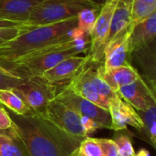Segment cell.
I'll return each mask as SVG.
<instances>
[{
	"label": "cell",
	"instance_id": "1",
	"mask_svg": "<svg viewBox=\"0 0 156 156\" xmlns=\"http://www.w3.org/2000/svg\"><path fill=\"white\" fill-rule=\"evenodd\" d=\"M8 113L29 156H71L81 144L40 115Z\"/></svg>",
	"mask_w": 156,
	"mask_h": 156
},
{
	"label": "cell",
	"instance_id": "2",
	"mask_svg": "<svg viewBox=\"0 0 156 156\" xmlns=\"http://www.w3.org/2000/svg\"><path fill=\"white\" fill-rule=\"evenodd\" d=\"M76 27L77 16L60 23L30 28L25 26L24 32L0 46V65L12 63L51 45L86 34Z\"/></svg>",
	"mask_w": 156,
	"mask_h": 156
},
{
	"label": "cell",
	"instance_id": "3",
	"mask_svg": "<svg viewBox=\"0 0 156 156\" xmlns=\"http://www.w3.org/2000/svg\"><path fill=\"white\" fill-rule=\"evenodd\" d=\"M89 47L90 35L83 34L70 40L46 47L3 67L22 80L40 77L69 57L77 56L81 53L87 55Z\"/></svg>",
	"mask_w": 156,
	"mask_h": 156
},
{
	"label": "cell",
	"instance_id": "4",
	"mask_svg": "<svg viewBox=\"0 0 156 156\" xmlns=\"http://www.w3.org/2000/svg\"><path fill=\"white\" fill-rule=\"evenodd\" d=\"M102 5L92 0H43L33 9L25 26L30 28L60 23L77 16L84 9Z\"/></svg>",
	"mask_w": 156,
	"mask_h": 156
},
{
	"label": "cell",
	"instance_id": "5",
	"mask_svg": "<svg viewBox=\"0 0 156 156\" xmlns=\"http://www.w3.org/2000/svg\"><path fill=\"white\" fill-rule=\"evenodd\" d=\"M12 90L24 101L32 113L45 118L47 107L56 97L59 87L40 76L24 80Z\"/></svg>",
	"mask_w": 156,
	"mask_h": 156
},
{
	"label": "cell",
	"instance_id": "6",
	"mask_svg": "<svg viewBox=\"0 0 156 156\" xmlns=\"http://www.w3.org/2000/svg\"><path fill=\"white\" fill-rule=\"evenodd\" d=\"M59 101L83 117L89 118L97 122L100 128L111 130V118L108 110L82 98L73 92L67 86L62 87L55 97Z\"/></svg>",
	"mask_w": 156,
	"mask_h": 156
},
{
	"label": "cell",
	"instance_id": "7",
	"mask_svg": "<svg viewBox=\"0 0 156 156\" xmlns=\"http://www.w3.org/2000/svg\"><path fill=\"white\" fill-rule=\"evenodd\" d=\"M119 0H106L90 32V47L87 53L89 60L103 62L105 42L108 34L111 19Z\"/></svg>",
	"mask_w": 156,
	"mask_h": 156
},
{
	"label": "cell",
	"instance_id": "8",
	"mask_svg": "<svg viewBox=\"0 0 156 156\" xmlns=\"http://www.w3.org/2000/svg\"><path fill=\"white\" fill-rule=\"evenodd\" d=\"M45 118L81 142L88 138L82 125V116L55 98L49 103Z\"/></svg>",
	"mask_w": 156,
	"mask_h": 156
},
{
	"label": "cell",
	"instance_id": "9",
	"mask_svg": "<svg viewBox=\"0 0 156 156\" xmlns=\"http://www.w3.org/2000/svg\"><path fill=\"white\" fill-rule=\"evenodd\" d=\"M108 112L111 118V130L120 132L127 126H131L139 131H143V122L137 111L120 96L109 102Z\"/></svg>",
	"mask_w": 156,
	"mask_h": 156
},
{
	"label": "cell",
	"instance_id": "10",
	"mask_svg": "<svg viewBox=\"0 0 156 156\" xmlns=\"http://www.w3.org/2000/svg\"><path fill=\"white\" fill-rule=\"evenodd\" d=\"M117 93L137 112L145 111L156 103L155 93L142 77L129 85L120 87Z\"/></svg>",
	"mask_w": 156,
	"mask_h": 156
},
{
	"label": "cell",
	"instance_id": "11",
	"mask_svg": "<svg viewBox=\"0 0 156 156\" xmlns=\"http://www.w3.org/2000/svg\"><path fill=\"white\" fill-rule=\"evenodd\" d=\"M88 59L89 58L87 55L69 57L44 72L40 77L51 84L58 87H64L86 65Z\"/></svg>",
	"mask_w": 156,
	"mask_h": 156
},
{
	"label": "cell",
	"instance_id": "12",
	"mask_svg": "<svg viewBox=\"0 0 156 156\" xmlns=\"http://www.w3.org/2000/svg\"><path fill=\"white\" fill-rule=\"evenodd\" d=\"M131 32V29L120 34L107 45L102 62L104 71L131 65V49L129 44Z\"/></svg>",
	"mask_w": 156,
	"mask_h": 156
},
{
	"label": "cell",
	"instance_id": "13",
	"mask_svg": "<svg viewBox=\"0 0 156 156\" xmlns=\"http://www.w3.org/2000/svg\"><path fill=\"white\" fill-rule=\"evenodd\" d=\"M131 65L144 80L156 81V37L131 52Z\"/></svg>",
	"mask_w": 156,
	"mask_h": 156
},
{
	"label": "cell",
	"instance_id": "14",
	"mask_svg": "<svg viewBox=\"0 0 156 156\" xmlns=\"http://www.w3.org/2000/svg\"><path fill=\"white\" fill-rule=\"evenodd\" d=\"M87 62L78 71V73L70 80V82L66 86L73 92L77 94L78 96L88 100L89 101L97 104V106H99L103 109L108 110L109 103L108 101H106L97 93V91L96 90L95 87L93 86V84L89 79Z\"/></svg>",
	"mask_w": 156,
	"mask_h": 156
},
{
	"label": "cell",
	"instance_id": "15",
	"mask_svg": "<svg viewBox=\"0 0 156 156\" xmlns=\"http://www.w3.org/2000/svg\"><path fill=\"white\" fill-rule=\"evenodd\" d=\"M43 0H0V19L26 25L33 9Z\"/></svg>",
	"mask_w": 156,
	"mask_h": 156
},
{
	"label": "cell",
	"instance_id": "16",
	"mask_svg": "<svg viewBox=\"0 0 156 156\" xmlns=\"http://www.w3.org/2000/svg\"><path fill=\"white\" fill-rule=\"evenodd\" d=\"M132 1L133 0H119L112 16L108 34L105 42V48L115 37L133 28V27L130 25Z\"/></svg>",
	"mask_w": 156,
	"mask_h": 156
},
{
	"label": "cell",
	"instance_id": "17",
	"mask_svg": "<svg viewBox=\"0 0 156 156\" xmlns=\"http://www.w3.org/2000/svg\"><path fill=\"white\" fill-rule=\"evenodd\" d=\"M156 37V11L151 16L136 24L131 29L129 44L131 54L138 47Z\"/></svg>",
	"mask_w": 156,
	"mask_h": 156
},
{
	"label": "cell",
	"instance_id": "18",
	"mask_svg": "<svg viewBox=\"0 0 156 156\" xmlns=\"http://www.w3.org/2000/svg\"><path fill=\"white\" fill-rule=\"evenodd\" d=\"M101 77L112 90L117 91L120 87L137 80L141 75L131 65H125L108 71H104L101 67Z\"/></svg>",
	"mask_w": 156,
	"mask_h": 156
},
{
	"label": "cell",
	"instance_id": "19",
	"mask_svg": "<svg viewBox=\"0 0 156 156\" xmlns=\"http://www.w3.org/2000/svg\"><path fill=\"white\" fill-rule=\"evenodd\" d=\"M0 156H29L14 125L0 130Z\"/></svg>",
	"mask_w": 156,
	"mask_h": 156
},
{
	"label": "cell",
	"instance_id": "20",
	"mask_svg": "<svg viewBox=\"0 0 156 156\" xmlns=\"http://www.w3.org/2000/svg\"><path fill=\"white\" fill-rule=\"evenodd\" d=\"M0 102L15 114L29 115L32 113L24 101L12 89L0 90Z\"/></svg>",
	"mask_w": 156,
	"mask_h": 156
},
{
	"label": "cell",
	"instance_id": "21",
	"mask_svg": "<svg viewBox=\"0 0 156 156\" xmlns=\"http://www.w3.org/2000/svg\"><path fill=\"white\" fill-rule=\"evenodd\" d=\"M156 11V3H146L141 0H133L131 15V26L134 27Z\"/></svg>",
	"mask_w": 156,
	"mask_h": 156
},
{
	"label": "cell",
	"instance_id": "22",
	"mask_svg": "<svg viewBox=\"0 0 156 156\" xmlns=\"http://www.w3.org/2000/svg\"><path fill=\"white\" fill-rule=\"evenodd\" d=\"M137 112L143 122V132L153 144L156 140V103L145 111Z\"/></svg>",
	"mask_w": 156,
	"mask_h": 156
},
{
	"label": "cell",
	"instance_id": "23",
	"mask_svg": "<svg viewBox=\"0 0 156 156\" xmlns=\"http://www.w3.org/2000/svg\"><path fill=\"white\" fill-rule=\"evenodd\" d=\"M101 10V7L97 8H86L79 12L77 15V28L86 34L90 35V32L96 23L97 17Z\"/></svg>",
	"mask_w": 156,
	"mask_h": 156
},
{
	"label": "cell",
	"instance_id": "24",
	"mask_svg": "<svg viewBox=\"0 0 156 156\" xmlns=\"http://www.w3.org/2000/svg\"><path fill=\"white\" fill-rule=\"evenodd\" d=\"M77 152L82 156H104L96 138H86L81 142Z\"/></svg>",
	"mask_w": 156,
	"mask_h": 156
},
{
	"label": "cell",
	"instance_id": "25",
	"mask_svg": "<svg viewBox=\"0 0 156 156\" xmlns=\"http://www.w3.org/2000/svg\"><path fill=\"white\" fill-rule=\"evenodd\" d=\"M112 140L118 146L120 156H135L134 148L128 135L116 134Z\"/></svg>",
	"mask_w": 156,
	"mask_h": 156
},
{
	"label": "cell",
	"instance_id": "26",
	"mask_svg": "<svg viewBox=\"0 0 156 156\" xmlns=\"http://www.w3.org/2000/svg\"><path fill=\"white\" fill-rule=\"evenodd\" d=\"M25 30V25L20 27H0V46L17 37Z\"/></svg>",
	"mask_w": 156,
	"mask_h": 156
},
{
	"label": "cell",
	"instance_id": "27",
	"mask_svg": "<svg viewBox=\"0 0 156 156\" xmlns=\"http://www.w3.org/2000/svg\"><path fill=\"white\" fill-rule=\"evenodd\" d=\"M24 80L13 75V74H6L0 71V90L5 89H13L19 85Z\"/></svg>",
	"mask_w": 156,
	"mask_h": 156
},
{
	"label": "cell",
	"instance_id": "28",
	"mask_svg": "<svg viewBox=\"0 0 156 156\" xmlns=\"http://www.w3.org/2000/svg\"><path fill=\"white\" fill-rule=\"evenodd\" d=\"M97 142L100 145L104 156H120L118 146L112 139H97Z\"/></svg>",
	"mask_w": 156,
	"mask_h": 156
},
{
	"label": "cell",
	"instance_id": "29",
	"mask_svg": "<svg viewBox=\"0 0 156 156\" xmlns=\"http://www.w3.org/2000/svg\"><path fill=\"white\" fill-rule=\"evenodd\" d=\"M13 126L12 119L5 108H0V130H6Z\"/></svg>",
	"mask_w": 156,
	"mask_h": 156
},
{
	"label": "cell",
	"instance_id": "30",
	"mask_svg": "<svg viewBox=\"0 0 156 156\" xmlns=\"http://www.w3.org/2000/svg\"><path fill=\"white\" fill-rule=\"evenodd\" d=\"M25 24L19 23V22H14L5 19H0V27H20Z\"/></svg>",
	"mask_w": 156,
	"mask_h": 156
},
{
	"label": "cell",
	"instance_id": "31",
	"mask_svg": "<svg viewBox=\"0 0 156 156\" xmlns=\"http://www.w3.org/2000/svg\"><path fill=\"white\" fill-rule=\"evenodd\" d=\"M135 156H151L150 152L145 149H141L137 154H135Z\"/></svg>",
	"mask_w": 156,
	"mask_h": 156
},
{
	"label": "cell",
	"instance_id": "32",
	"mask_svg": "<svg viewBox=\"0 0 156 156\" xmlns=\"http://www.w3.org/2000/svg\"><path fill=\"white\" fill-rule=\"evenodd\" d=\"M145 82L149 85L151 90L156 94V81H150V80H145Z\"/></svg>",
	"mask_w": 156,
	"mask_h": 156
},
{
	"label": "cell",
	"instance_id": "33",
	"mask_svg": "<svg viewBox=\"0 0 156 156\" xmlns=\"http://www.w3.org/2000/svg\"><path fill=\"white\" fill-rule=\"evenodd\" d=\"M0 71H2V72H4V73H6V74H12L11 72H9L6 69H5L2 65H0ZM14 75V74H13Z\"/></svg>",
	"mask_w": 156,
	"mask_h": 156
},
{
	"label": "cell",
	"instance_id": "34",
	"mask_svg": "<svg viewBox=\"0 0 156 156\" xmlns=\"http://www.w3.org/2000/svg\"><path fill=\"white\" fill-rule=\"evenodd\" d=\"M92 1H94V2H96V3H97V4L103 5V4L105 3V1H106V0H92Z\"/></svg>",
	"mask_w": 156,
	"mask_h": 156
},
{
	"label": "cell",
	"instance_id": "35",
	"mask_svg": "<svg viewBox=\"0 0 156 156\" xmlns=\"http://www.w3.org/2000/svg\"><path fill=\"white\" fill-rule=\"evenodd\" d=\"M141 1H143V2H146V3H156V0H141Z\"/></svg>",
	"mask_w": 156,
	"mask_h": 156
},
{
	"label": "cell",
	"instance_id": "36",
	"mask_svg": "<svg viewBox=\"0 0 156 156\" xmlns=\"http://www.w3.org/2000/svg\"><path fill=\"white\" fill-rule=\"evenodd\" d=\"M71 156H82V155H81V154L77 152V150H76V151H75V152H74V154H73Z\"/></svg>",
	"mask_w": 156,
	"mask_h": 156
},
{
	"label": "cell",
	"instance_id": "37",
	"mask_svg": "<svg viewBox=\"0 0 156 156\" xmlns=\"http://www.w3.org/2000/svg\"><path fill=\"white\" fill-rule=\"evenodd\" d=\"M153 145H154V148H155V149H156V140H155V141H154V143L153 144Z\"/></svg>",
	"mask_w": 156,
	"mask_h": 156
},
{
	"label": "cell",
	"instance_id": "38",
	"mask_svg": "<svg viewBox=\"0 0 156 156\" xmlns=\"http://www.w3.org/2000/svg\"><path fill=\"white\" fill-rule=\"evenodd\" d=\"M0 108H4V106L2 105V103H1V102H0Z\"/></svg>",
	"mask_w": 156,
	"mask_h": 156
}]
</instances>
